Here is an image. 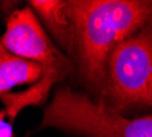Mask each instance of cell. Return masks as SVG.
I'll list each match as a JSON object with an SVG mask.
<instances>
[{
  "label": "cell",
  "instance_id": "6da1fadb",
  "mask_svg": "<svg viewBox=\"0 0 152 137\" xmlns=\"http://www.w3.org/2000/svg\"><path fill=\"white\" fill-rule=\"evenodd\" d=\"M64 12L71 26V48L82 82L104 95L107 59L124 40L144 28L152 12L149 0H69Z\"/></svg>",
  "mask_w": 152,
  "mask_h": 137
},
{
  "label": "cell",
  "instance_id": "7a4b0ae2",
  "mask_svg": "<svg viewBox=\"0 0 152 137\" xmlns=\"http://www.w3.org/2000/svg\"><path fill=\"white\" fill-rule=\"evenodd\" d=\"M0 41L11 53L36 62L42 67L41 78L29 89L0 96L4 104V114L14 121L23 108L45 102L51 88L71 73L73 62L53 45L30 7L15 10L8 15L6 32Z\"/></svg>",
  "mask_w": 152,
  "mask_h": 137
},
{
  "label": "cell",
  "instance_id": "3957f363",
  "mask_svg": "<svg viewBox=\"0 0 152 137\" xmlns=\"http://www.w3.org/2000/svg\"><path fill=\"white\" fill-rule=\"evenodd\" d=\"M41 127L82 137H152V115L125 118L103 102L62 86L44 110Z\"/></svg>",
  "mask_w": 152,
  "mask_h": 137
},
{
  "label": "cell",
  "instance_id": "277c9868",
  "mask_svg": "<svg viewBox=\"0 0 152 137\" xmlns=\"http://www.w3.org/2000/svg\"><path fill=\"white\" fill-rule=\"evenodd\" d=\"M103 102L115 113L152 108V33L147 28L118 44L107 59Z\"/></svg>",
  "mask_w": 152,
  "mask_h": 137
},
{
  "label": "cell",
  "instance_id": "5b68a950",
  "mask_svg": "<svg viewBox=\"0 0 152 137\" xmlns=\"http://www.w3.org/2000/svg\"><path fill=\"white\" fill-rule=\"evenodd\" d=\"M41 75L42 67L39 63L11 53L0 41V96L18 85H33Z\"/></svg>",
  "mask_w": 152,
  "mask_h": 137
},
{
  "label": "cell",
  "instance_id": "8992f818",
  "mask_svg": "<svg viewBox=\"0 0 152 137\" xmlns=\"http://www.w3.org/2000/svg\"><path fill=\"white\" fill-rule=\"evenodd\" d=\"M64 3L60 0H33L29 1L30 8L37 12L50 33L62 47L70 52L71 26L64 12Z\"/></svg>",
  "mask_w": 152,
  "mask_h": 137
},
{
  "label": "cell",
  "instance_id": "52a82bcc",
  "mask_svg": "<svg viewBox=\"0 0 152 137\" xmlns=\"http://www.w3.org/2000/svg\"><path fill=\"white\" fill-rule=\"evenodd\" d=\"M0 137H12V125L4 121V111L0 113Z\"/></svg>",
  "mask_w": 152,
  "mask_h": 137
},
{
  "label": "cell",
  "instance_id": "ba28073f",
  "mask_svg": "<svg viewBox=\"0 0 152 137\" xmlns=\"http://www.w3.org/2000/svg\"><path fill=\"white\" fill-rule=\"evenodd\" d=\"M144 28H147L149 32L152 33V12H151V15H149V18H148V21H147V23L144 25Z\"/></svg>",
  "mask_w": 152,
  "mask_h": 137
}]
</instances>
